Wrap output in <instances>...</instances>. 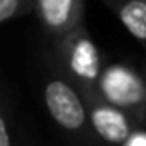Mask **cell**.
<instances>
[{"label":"cell","instance_id":"1","mask_svg":"<svg viewBox=\"0 0 146 146\" xmlns=\"http://www.w3.org/2000/svg\"><path fill=\"white\" fill-rule=\"evenodd\" d=\"M56 52L64 66L66 80L72 82L80 94L96 90L104 70V62L96 42L90 38L86 30V24L78 26L74 32L58 40Z\"/></svg>","mask_w":146,"mask_h":146},{"label":"cell","instance_id":"2","mask_svg":"<svg viewBox=\"0 0 146 146\" xmlns=\"http://www.w3.org/2000/svg\"><path fill=\"white\" fill-rule=\"evenodd\" d=\"M96 92L108 104L130 114L138 126H144V100H146V82L144 76L124 64L104 66L98 80Z\"/></svg>","mask_w":146,"mask_h":146},{"label":"cell","instance_id":"3","mask_svg":"<svg viewBox=\"0 0 146 146\" xmlns=\"http://www.w3.org/2000/svg\"><path fill=\"white\" fill-rule=\"evenodd\" d=\"M44 104L52 120L66 132L78 134L88 126V112L78 88L62 76H52L42 90Z\"/></svg>","mask_w":146,"mask_h":146},{"label":"cell","instance_id":"4","mask_svg":"<svg viewBox=\"0 0 146 146\" xmlns=\"http://www.w3.org/2000/svg\"><path fill=\"white\" fill-rule=\"evenodd\" d=\"M82 98H84L86 112H88V126L106 144L124 146L138 132L136 120L130 114H126L124 110L102 100L96 90L82 94Z\"/></svg>","mask_w":146,"mask_h":146},{"label":"cell","instance_id":"5","mask_svg":"<svg viewBox=\"0 0 146 146\" xmlns=\"http://www.w3.org/2000/svg\"><path fill=\"white\" fill-rule=\"evenodd\" d=\"M32 10L42 30L58 42L84 24L86 0H34Z\"/></svg>","mask_w":146,"mask_h":146},{"label":"cell","instance_id":"6","mask_svg":"<svg viewBox=\"0 0 146 146\" xmlns=\"http://www.w3.org/2000/svg\"><path fill=\"white\" fill-rule=\"evenodd\" d=\"M120 20L124 30L146 46V0H100Z\"/></svg>","mask_w":146,"mask_h":146},{"label":"cell","instance_id":"7","mask_svg":"<svg viewBox=\"0 0 146 146\" xmlns=\"http://www.w3.org/2000/svg\"><path fill=\"white\" fill-rule=\"evenodd\" d=\"M34 0H0V24L32 10Z\"/></svg>","mask_w":146,"mask_h":146},{"label":"cell","instance_id":"8","mask_svg":"<svg viewBox=\"0 0 146 146\" xmlns=\"http://www.w3.org/2000/svg\"><path fill=\"white\" fill-rule=\"evenodd\" d=\"M0 146H12L10 132H8V124H6V120H4L2 114H0Z\"/></svg>","mask_w":146,"mask_h":146},{"label":"cell","instance_id":"9","mask_svg":"<svg viewBox=\"0 0 146 146\" xmlns=\"http://www.w3.org/2000/svg\"><path fill=\"white\" fill-rule=\"evenodd\" d=\"M144 82H146V68H144ZM144 124H146V100H144Z\"/></svg>","mask_w":146,"mask_h":146}]
</instances>
